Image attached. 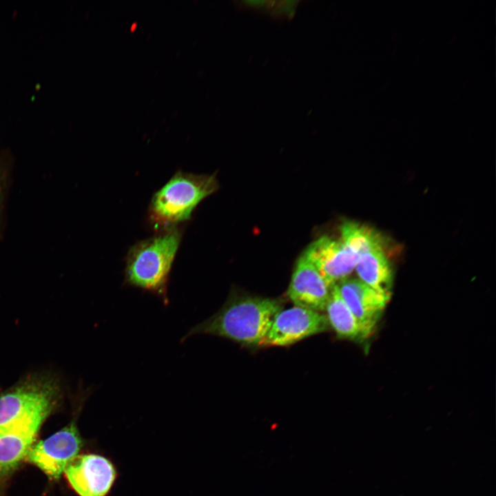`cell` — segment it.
Instances as JSON below:
<instances>
[{
	"instance_id": "cell-11",
	"label": "cell",
	"mask_w": 496,
	"mask_h": 496,
	"mask_svg": "<svg viewBox=\"0 0 496 496\" xmlns=\"http://www.w3.org/2000/svg\"><path fill=\"white\" fill-rule=\"evenodd\" d=\"M337 285L355 317L361 323L374 328L391 296L375 290L358 278H346Z\"/></svg>"
},
{
	"instance_id": "cell-10",
	"label": "cell",
	"mask_w": 496,
	"mask_h": 496,
	"mask_svg": "<svg viewBox=\"0 0 496 496\" xmlns=\"http://www.w3.org/2000/svg\"><path fill=\"white\" fill-rule=\"evenodd\" d=\"M48 416L39 415L27 418L0 431V479L25 459Z\"/></svg>"
},
{
	"instance_id": "cell-14",
	"label": "cell",
	"mask_w": 496,
	"mask_h": 496,
	"mask_svg": "<svg viewBox=\"0 0 496 496\" xmlns=\"http://www.w3.org/2000/svg\"><path fill=\"white\" fill-rule=\"evenodd\" d=\"M341 240L358 256L384 245L381 236L373 229L359 223L347 221L341 225Z\"/></svg>"
},
{
	"instance_id": "cell-8",
	"label": "cell",
	"mask_w": 496,
	"mask_h": 496,
	"mask_svg": "<svg viewBox=\"0 0 496 496\" xmlns=\"http://www.w3.org/2000/svg\"><path fill=\"white\" fill-rule=\"evenodd\" d=\"M303 256L311 262L329 285L349 276L355 269L358 256L342 241L322 236L306 249Z\"/></svg>"
},
{
	"instance_id": "cell-9",
	"label": "cell",
	"mask_w": 496,
	"mask_h": 496,
	"mask_svg": "<svg viewBox=\"0 0 496 496\" xmlns=\"http://www.w3.org/2000/svg\"><path fill=\"white\" fill-rule=\"evenodd\" d=\"M332 287L302 255L292 274L287 294L295 306L320 312L325 310Z\"/></svg>"
},
{
	"instance_id": "cell-7",
	"label": "cell",
	"mask_w": 496,
	"mask_h": 496,
	"mask_svg": "<svg viewBox=\"0 0 496 496\" xmlns=\"http://www.w3.org/2000/svg\"><path fill=\"white\" fill-rule=\"evenodd\" d=\"M64 473L80 496H105L116 477L113 464L103 456L86 454L77 456Z\"/></svg>"
},
{
	"instance_id": "cell-1",
	"label": "cell",
	"mask_w": 496,
	"mask_h": 496,
	"mask_svg": "<svg viewBox=\"0 0 496 496\" xmlns=\"http://www.w3.org/2000/svg\"><path fill=\"white\" fill-rule=\"evenodd\" d=\"M280 310V304L269 298L231 300L210 318L192 327L181 342L196 334H209L247 345L261 346Z\"/></svg>"
},
{
	"instance_id": "cell-3",
	"label": "cell",
	"mask_w": 496,
	"mask_h": 496,
	"mask_svg": "<svg viewBox=\"0 0 496 496\" xmlns=\"http://www.w3.org/2000/svg\"><path fill=\"white\" fill-rule=\"evenodd\" d=\"M218 188L214 176L179 171L153 196L149 220L158 228L167 229L191 218L201 200Z\"/></svg>"
},
{
	"instance_id": "cell-6",
	"label": "cell",
	"mask_w": 496,
	"mask_h": 496,
	"mask_svg": "<svg viewBox=\"0 0 496 496\" xmlns=\"http://www.w3.org/2000/svg\"><path fill=\"white\" fill-rule=\"evenodd\" d=\"M329 322L324 315L295 306L276 315L262 346H287L325 331Z\"/></svg>"
},
{
	"instance_id": "cell-4",
	"label": "cell",
	"mask_w": 496,
	"mask_h": 496,
	"mask_svg": "<svg viewBox=\"0 0 496 496\" xmlns=\"http://www.w3.org/2000/svg\"><path fill=\"white\" fill-rule=\"evenodd\" d=\"M54 375L36 374L19 381L0 395V431L39 415H49L62 397Z\"/></svg>"
},
{
	"instance_id": "cell-2",
	"label": "cell",
	"mask_w": 496,
	"mask_h": 496,
	"mask_svg": "<svg viewBox=\"0 0 496 496\" xmlns=\"http://www.w3.org/2000/svg\"><path fill=\"white\" fill-rule=\"evenodd\" d=\"M181 237L174 227L134 245L127 255L125 283L149 291L167 304L169 273Z\"/></svg>"
},
{
	"instance_id": "cell-5",
	"label": "cell",
	"mask_w": 496,
	"mask_h": 496,
	"mask_svg": "<svg viewBox=\"0 0 496 496\" xmlns=\"http://www.w3.org/2000/svg\"><path fill=\"white\" fill-rule=\"evenodd\" d=\"M82 441L74 420L31 447L25 457L50 478L57 479L77 457Z\"/></svg>"
},
{
	"instance_id": "cell-12",
	"label": "cell",
	"mask_w": 496,
	"mask_h": 496,
	"mask_svg": "<svg viewBox=\"0 0 496 496\" xmlns=\"http://www.w3.org/2000/svg\"><path fill=\"white\" fill-rule=\"evenodd\" d=\"M329 325L341 338L362 340L368 338L374 328L361 323L342 299L337 284L334 285L325 307Z\"/></svg>"
},
{
	"instance_id": "cell-13",
	"label": "cell",
	"mask_w": 496,
	"mask_h": 496,
	"mask_svg": "<svg viewBox=\"0 0 496 496\" xmlns=\"http://www.w3.org/2000/svg\"><path fill=\"white\" fill-rule=\"evenodd\" d=\"M355 269L361 281L380 293L391 296L393 273L384 245L360 256Z\"/></svg>"
}]
</instances>
